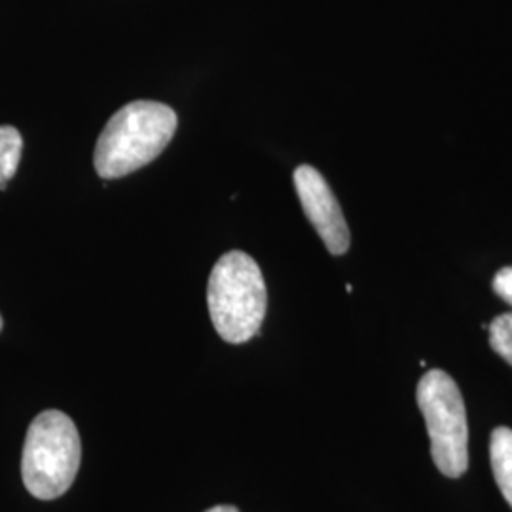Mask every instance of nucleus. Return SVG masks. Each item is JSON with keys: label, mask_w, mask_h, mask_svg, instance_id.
<instances>
[{"label": "nucleus", "mask_w": 512, "mask_h": 512, "mask_svg": "<svg viewBox=\"0 0 512 512\" xmlns=\"http://www.w3.org/2000/svg\"><path fill=\"white\" fill-rule=\"evenodd\" d=\"M0 330H2V317H0Z\"/></svg>", "instance_id": "nucleus-11"}, {"label": "nucleus", "mask_w": 512, "mask_h": 512, "mask_svg": "<svg viewBox=\"0 0 512 512\" xmlns=\"http://www.w3.org/2000/svg\"><path fill=\"white\" fill-rule=\"evenodd\" d=\"M490 459L495 482L512 507V429L497 427L490 439Z\"/></svg>", "instance_id": "nucleus-6"}, {"label": "nucleus", "mask_w": 512, "mask_h": 512, "mask_svg": "<svg viewBox=\"0 0 512 512\" xmlns=\"http://www.w3.org/2000/svg\"><path fill=\"white\" fill-rule=\"evenodd\" d=\"M418 404L437 469L459 478L469 467V425L458 384L444 370H429L418 384Z\"/></svg>", "instance_id": "nucleus-4"}, {"label": "nucleus", "mask_w": 512, "mask_h": 512, "mask_svg": "<svg viewBox=\"0 0 512 512\" xmlns=\"http://www.w3.org/2000/svg\"><path fill=\"white\" fill-rule=\"evenodd\" d=\"M207 304L213 327L228 344H245L255 338L268 308L266 281L253 256L230 251L215 264Z\"/></svg>", "instance_id": "nucleus-2"}, {"label": "nucleus", "mask_w": 512, "mask_h": 512, "mask_svg": "<svg viewBox=\"0 0 512 512\" xmlns=\"http://www.w3.org/2000/svg\"><path fill=\"white\" fill-rule=\"evenodd\" d=\"M490 330V346L499 357H503L512 366V313H503L495 317Z\"/></svg>", "instance_id": "nucleus-8"}, {"label": "nucleus", "mask_w": 512, "mask_h": 512, "mask_svg": "<svg viewBox=\"0 0 512 512\" xmlns=\"http://www.w3.org/2000/svg\"><path fill=\"white\" fill-rule=\"evenodd\" d=\"M23 152V139L18 129L0 126V190L6 188L18 171Z\"/></svg>", "instance_id": "nucleus-7"}, {"label": "nucleus", "mask_w": 512, "mask_h": 512, "mask_svg": "<svg viewBox=\"0 0 512 512\" xmlns=\"http://www.w3.org/2000/svg\"><path fill=\"white\" fill-rule=\"evenodd\" d=\"M494 291L512 306V266L499 270L494 277Z\"/></svg>", "instance_id": "nucleus-9"}, {"label": "nucleus", "mask_w": 512, "mask_h": 512, "mask_svg": "<svg viewBox=\"0 0 512 512\" xmlns=\"http://www.w3.org/2000/svg\"><path fill=\"white\" fill-rule=\"evenodd\" d=\"M294 186L306 217L323 239L330 255L348 253L351 241L348 222L325 177L311 165H300L294 171Z\"/></svg>", "instance_id": "nucleus-5"}, {"label": "nucleus", "mask_w": 512, "mask_h": 512, "mask_svg": "<svg viewBox=\"0 0 512 512\" xmlns=\"http://www.w3.org/2000/svg\"><path fill=\"white\" fill-rule=\"evenodd\" d=\"M82 442L74 421L61 410H44L31 421L21 456L27 492L52 501L69 492L80 469Z\"/></svg>", "instance_id": "nucleus-3"}, {"label": "nucleus", "mask_w": 512, "mask_h": 512, "mask_svg": "<svg viewBox=\"0 0 512 512\" xmlns=\"http://www.w3.org/2000/svg\"><path fill=\"white\" fill-rule=\"evenodd\" d=\"M177 114L156 101H133L114 112L97 139L93 164L99 177L122 179L156 160L177 131Z\"/></svg>", "instance_id": "nucleus-1"}, {"label": "nucleus", "mask_w": 512, "mask_h": 512, "mask_svg": "<svg viewBox=\"0 0 512 512\" xmlns=\"http://www.w3.org/2000/svg\"><path fill=\"white\" fill-rule=\"evenodd\" d=\"M205 512H239L236 507H232V505H217V507H213V509H209V511Z\"/></svg>", "instance_id": "nucleus-10"}]
</instances>
